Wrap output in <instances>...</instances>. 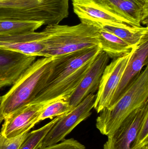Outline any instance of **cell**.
<instances>
[{
  "label": "cell",
  "instance_id": "1",
  "mask_svg": "<svg viewBox=\"0 0 148 149\" xmlns=\"http://www.w3.org/2000/svg\"><path fill=\"white\" fill-rule=\"evenodd\" d=\"M101 50L99 45L59 57L46 85L32 102L47 104L67 100Z\"/></svg>",
  "mask_w": 148,
  "mask_h": 149
},
{
  "label": "cell",
  "instance_id": "2",
  "mask_svg": "<svg viewBox=\"0 0 148 149\" xmlns=\"http://www.w3.org/2000/svg\"><path fill=\"white\" fill-rule=\"evenodd\" d=\"M42 57L36 59L2 96L0 121L32 102L43 89L59 59Z\"/></svg>",
  "mask_w": 148,
  "mask_h": 149
},
{
  "label": "cell",
  "instance_id": "3",
  "mask_svg": "<svg viewBox=\"0 0 148 149\" xmlns=\"http://www.w3.org/2000/svg\"><path fill=\"white\" fill-rule=\"evenodd\" d=\"M43 30L45 47L42 57L61 56L100 45L98 28L91 24H50Z\"/></svg>",
  "mask_w": 148,
  "mask_h": 149
},
{
  "label": "cell",
  "instance_id": "4",
  "mask_svg": "<svg viewBox=\"0 0 148 149\" xmlns=\"http://www.w3.org/2000/svg\"><path fill=\"white\" fill-rule=\"evenodd\" d=\"M148 102V66L132 81L118 100L102 110L96 120V127L101 134H112L133 112Z\"/></svg>",
  "mask_w": 148,
  "mask_h": 149
},
{
  "label": "cell",
  "instance_id": "5",
  "mask_svg": "<svg viewBox=\"0 0 148 149\" xmlns=\"http://www.w3.org/2000/svg\"><path fill=\"white\" fill-rule=\"evenodd\" d=\"M69 0H0V20L59 24L69 15Z\"/></svg>",
  "mask_w": 148,
  "mask_h": 149
},
{
  "label": "cell",
  "instance_id": "6",
  "mask_svg": "<svg viewBox=\"0 0 148 149\" xmlns=\"http://www.w3.org/2000/svg\"><path fill=\"white\" fill-rule=\"evenodd\" d=\"M75 14L81 22L97 26L101 24L140 27L98 0H73Z\"/></svg>",
  "mask_w": 148,
  "mask_h": 149
},
{
  "label": "cell",
  "instance_id": "7",
  "mask_svg": "<svg viewBox=\"0 0 148 149\" xmlns=\"http://www.w3.org/2000/svg\"><path fill=\"white\" fill-rule=\"evenodd\" d=\"M95 99V95L91 94L71 111L60 116L59 120L43 138L41 148L63 141L77 125L91 115Z\"/></svg>",
  "mask_w": 148,
  "mask_h": 149
},
{
  "label": "cell",
  "instance_id": "8",
  "mask_svg": "<svg viewBox=\"0 0 148 149\" xmlns=\"http://www.w3.org/2000/svg\"><path fill=\"white\" fill-rule=\"evenodd\" d=\"M133 52L113 59L105 68L96 95L94 107L98 113L109 106Z\"/></svg>",
  "mask_w": 148,
  "mask_h": 149
},
{
  "label": "cell",
  "instance_id": "9",
  "mask_svg": "<svg viewBox=\"0 0 148 149\" xmlns=\"http://www.w3.org/2000/svg\"><path fill=\"white\" fill-rule=\"evenodd\" d=\"M46 105L31 102L9 115L3 120L1 134L8 139H13L29 132L37 123V119Z\"/></svg>",
  "mask_w": 148,
  "mask_h": 149
},
{
  "label": "cell",
  "instance_id": "10",
  "mask_svg": "<svg viewBox=\"0 0 148 149\" xmlns=\"http://www.w3.org/2000/svg\"><path fill=\"white\" fill-rule=\"evenodd\" d=\"M148 113V102L128 116L112 134L103 149H133L137 132L142 119Z\"/></svg>",
  "mask_w": 148,
  "mask_h": 149
},
{
  "label": "cell",
  "instance_id": "11",
  "mask_svg": "<svg viewBox=\"0 0 148 149\" xmlns=\"http://www.w3.org/2000/svg\"><path fill=\"white\" fill-rule=\"evenodd\" d=\"M45 33L25 32L0 35V49L31 56L42 57L45 49Z\"/></svg>",
  "mask_w": 148,
  "mask_h": 149
},
{
  "label": "cell",
  "instance_id": "12",
  "mask_svg": "<svg viewBox=\"0 0 148 149\" xmlns=\"http://www.w3.org/2000/svg\"><path fill=\"white\" fill-rule=\"evenodd\" d=\"M109 61V57L104 52L101 50L97 54L77 88L67 100L72 110L88 95L98 90L102 75Z\"/></svg>",
  "mask_w": 148,
  "mask_h": 149
},
{
  "label": "cell",
  "instance_id": "13",
  "mask_svg": "<svg viewBox=\"0 0 148 149\" xmlns=\"http://www.w3.org/2000/svg\"><path fill=\"white\" fill-rule=\"evenodd\" d=\"M36 57L0 49V90L12 86Z\"/></svg>",
  "mask_w": 148,
  "mask_h": 149
},
{
  "label": "cell",
  "instance_id": "14",
  "mask_svg": "<svg viewBox=\"0 0 148 149\" xmlns=\"http://www.w3.org/2000/svg\"><path fill=\"white\" fill-rule=\"evenodd\" d=\"M148 39H147L134 48L132 56L108 107L118 100L132 81L141 72L142 68L148 64Z\"/></svg>",
  "mask_w": 148,
  "mask_h": 149
},
{
  "label": "cell",
  "instance_id": "15",
  "mask_svg": "<svg viewBox=\"0 0 148 149\" xmlns=\"http://www.w3.org/2000/svg\"><path fill=\"white\" fill-rule=\"evenodd\" d=\"M131 22L147 26L148 0H98Z\"/></svg>",
  "mask_w": 148,
  "mask_h": 149
},
{
  "label": "cell",
  "instance_id": "16",
  "mask_svg": "<svg viewBox=\"0 0 148 149\" xmlns=\"http://www.w3.org/2000/svg\"><path fill=\"white\" fill-rule=\"evenodd\" d=\"M99 44L102 51L115 59L132 52L134 47L115 35L98 28Z\"/></svg>",
  "mask_w": 148,
  "mask_h": 149
},
{
  "label": "cell",
  "instance_id": "17",
  "mask_svg": "<svg viewBox=\"0 0 148 149\" xmlns=\"http://www.w3.org/2000/svg\"><path fill=\"white\" fill-rule=\"evenodd\" d=\"M97 27L115 35L134 48L139 45L142 41L148 39L147 26L146 27H131L101 24Z\"/></svg>",
  "mask_w": 148,
  "mask_h": 149
},
{
  "label": "cell",
  "instance_id": "18",
  "mask_svg": "<svg viewBox=\"0 0 148 149\" xmlns=\"http://www.w3.org/2000/svg\"><path fill=\"white\" fill-rule=\"evenodd\" d=\"M43 22H19L0 20V35H10L35 31L43 25Z\"/></svg>",
  "mask_w": 148,
  "mask_h": 149
},
{
  "label": "cell",
  "instance_id": "19",
  "mask_svg": "<svg viewBox=\"0 0 148 149\" xmlns=\"http://www.w3.org/2000/svg\"><path fill=\"white\" fill-rule=\"evenodd\" d=\"M59 118L60 116L56 117L42 127L28 133V136L18 149H37L41 148L43 138Z\"/></svg>",
  "mask_w": 148,
  "mask_h": 149
},
{
  "label": "cell",
  "instance_id": "20",
  "mask_svg": "<svg viewBox=\"0 0 148 149\" xmlns=\"http://www.w3.org/2000/svg\"><path fill=\"white\" fill-rule=\"evenodd\" d=\"M72 110L68 102L65 100H58L46 105L43 109L37 122H40L47 119L60 116L68 113Z\"/></svg>",
  "mask_w": 148,
  "mask_h": 149
},
{
  "label": "cell",
  "instance_id": "21",
  "mask_svg": "<svg viewBox=\"0 0 148 149\" xmlns=\"http://www.w3.org/2000/svg\"><path fill=\"white\" fill-rule=\"evenodd\" d=\"M148 145V113L142 121L137 132L133 149H140Z\"/></svg>",
  "mask_w": 148,
  "mask_h": 149
},
{
  "label": "cell",
  "instance_id": "22",
  "mask_svg": "<svg viewBox=\"0 0 148 149\" xmlns=\"http://www.w3.org/2000/svg\"><path fill=\"white\" fill-rule=\"evenodd\" d=\"M28 132L16 138L8 139L0 132V149H18L28 136Z\"/></svg>",
  "mask_w": 148,
  "mask_h": 149
},
{
  "label": "cell",
  "instance_id": "23",
  "mask_svg": "<svg viewBox=\"0 0 148 149\" xmlns=\"http://www.w3.org/2000/svg\"><path fill=\"white\" fill-rule=\"evenodd\" d=\"M37 149H86V147L74 138L64 139L61 143L54 145L41 147Z\"/></svg>",
  "mask_w": 148,
  "mask_h": 149
},
{
  "label": "cell",
  "instance_id": "24",
  "mask_svg": "<svg viewBox=\"0 0 148 149\" xmlns=\"http://www.w3.org/2000/svg\"><path fill=\"white\" fill-rule=\"evenodd\" d=\"M140 149H148V145H146V146H144L142 147Z\"/></svg>",
  "mask_w": 148,
  "mask_h": 149
},
{
  "label": "cell",
  "instance_id": "25",
  "mask_svg": "<svg viewBox=\"0 0 148 149\" xmlns=\"http://www.w3.org/2000/svg\"><path fill=\"white\" fill-rule=\"evenodd\" d=\"M1 100H2V96H1V95H0V105H1ZM2 122H1V121H0V124H1V123H2Z\"/></svg>",
  "mask_w": 148,
  "mask_h": 149
}]
</instances>
